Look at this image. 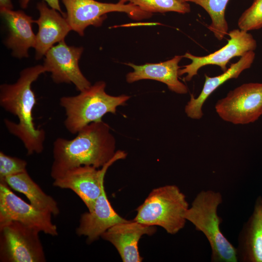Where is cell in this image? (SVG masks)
<instances>
[{
	"instance_id": "obj_1",
	"label": "cell",
	"mask_w": 262,
	"mask_h": 262,
	"mask_svg": "<svg viewBox=\"0 0 262 262\" xmlns=\"http://www.w3.org/2000/svg\"><path fill=\"white\" fill-rule=\"evenodd\" d=\"M45 72L43 65L27 67L20 72L16 82L0 86V106L18 119L15 123L5 118L4 125L11 134L21 141L28 155L40 154L44 149L46 132L34 125L33 112L36 99L32 84Z\"/></svg>"
},
{
	"instance_id": "obj_2",
	"label": "cell",
	"mask_w": 262,
	"mask_h": 262,
	"mask_svg": "<svg viewBox=\"0 0 262 262\" xmlns=\"http://www.w3.org/2000/svg\"><path fill=\"white\" fill-rule=\"evenodd\" d=\"M102 120L92 122L70 140L59 137L53 143V179L69 169L81 165L101 168L115 156V139Z\"/></svg>"
},
{
	"instance_id": "obj_3",
	"label": "cell",
	"mask_w": 262,
	"mask_h": 262,
	"mask_svg": "<svg viewBox=\"0 0 262 262\" xmlns=\"http://www.w3.org/2000/svg\"><path fill=\"white\" fill-rule=\"evenodd\" d=\"M222 202V196L219 192L201 191L184 216L207 239L212 250L211 262H237L236 248L223 235L220 227L223 220L218 215L217 210Z\"/></svg>"
},
{
	"instance_id": "obj_4",
	"label": "cell",
	"mask_w": 262,
	"mask_h": 262,
	"mask_svg": "<svg viewBox=\"0 0 262 262\" xmlns=\"http://www.w3.org/2000/svg\"><path fill=\"white\" fill-rule=\"evenodd\" d=\"M106 83L98 81L77 95L60 98V105L66 113L64 125L71 133L76 134L85 126L102 120L107 113L115 114L118 106L126 104L130 96H113L107 94Z\"/></svg>"
},
{
	"instance_id": "obj_5",
	"label": "cell",
	"mask_w": 262,
	"mask_h": 262,
	"mask_svg": "<svg viewBox=\"0 0 262 262\" xmlns=\"http://www.w3.org/2000/svg\"><path fill=\"white\" fill-rule=\"evenodd\" d=\"M189 208L185 195L175 185L153 189L136 210L133 220L149 226L162 227L170 234L182 229L186 220L184 213Z\"/></svg>"
},
{
	"instance_id": "obj_6",
	"label": "cell",
	"mask_w": 262,
	"mask_h": 262,
	"mask_svg": "<svg viewBox=\"0 0 262 262\" xmlns=\"http://www.w3.org/2000/svg\"><path fill=\"white\" fill-rule=\"evenodd\" d=\"M61 0L66 7V18L71 30L81 36L84 35L87 27L101 26L109 13L124 12L135 20L149 18L152 16V14L131 3H106L96 0Z\"/></svg>"
},
{
	"instance_id": "obj_7",
	"label": "cell",
	"mask_w": 262,
	"mask_h": 262,
	"mask_svg": "<svg viewBox=\"0 0 262 262\" xmlns=\"http://www.w3.org/2000/svg\"><path fill=\"white\" fill-rule=\"evenodd\" d=\"M39 232L17 221L0 224V262H46Z\"/></svg>"
},
{
	"instance_id": "obj_8",
	"label": "cell",
	"mask_w": 262,
	"mask_h": 262,
	"mask_svg": "<svg viewBox=\"0 0 262 262\" xmlns=\"http://www.w3.org/2000/svg\"><path fill=\"white\" fill-rule=\"evenodd\" d=\"M215 109L223 120L235 125L253 123L262 115V83H247L218 100Z\"/></svg>"
},
{
	"instance_id": "obj_9",
	"label": "cell",
	"mask_w": 262,
	"mask_h": 262,
	"mask_svg": "<svg viewBox=\"0 0 262 262\" xmlns=\"http://www.w3.org/2000/svg\"><path fill=\"white\" fill-rule=\"evenodd\" d=\"M127 154L117 150L114 157L100 169L90 165H81L68 169L53 179V185L73 191L83 201L89 212L93 210L96 200L104 186V179L108 168Z\"/></svg>"
},
{
	"instance_id": "obj_10",
	"label": "cell",
	"mask_w": 262,
	"mask_h": 262,
	"mask_svg": "<svg viewBox=\"0 0 262 262\" xmlns=\"http://www.w3.org/2000/svg\"><path fill=\"white\" fill-rule=\"evenodd\" d=\"M52 215L27 203L15 194L6 183L0 182V224L17 221L39 232L56 236L58 232L51 221Z\"/></svg>"
},
{
	"instance_id": "obj_11",
	"label": "cell",
	"mask_w": 262,
	"mask_h": 262,
	"mask_svg": "<svg viewBox=\"0 0 262 262\" xmlns=\"http://www.w3.org/2000/svg\"><path fill=\"white\" fill-rule=\"evenodd\" d=\"M230 37L227 44L219 50L209 55L197 56L186 52L183 57L191 60L192 62L184 66L179 70V75L187 74L184 79L190 81L197 74L198 70L207 65H216L224 72L229 60L235 57L242 56L246 53L254 51L257 48V42L252 35L248 32L234 29L228 33Z\"/></svg>"
},
{
	"instance_id": "obj_12",
	"label": "cell",
	"mask_w": 262,
	"mask_h": 262,
	"mask_svg": "<svg viewBox=\"0 0 262 262\" xmlns=\"http://www.w3.org/2000/svg\"><path fill=\"white\" fill-rule=\"evenodd\" d=\"M83 50L82 47L68 46L63 40L47 51L43 66L55 83H73L80 92L91 86L79 66Z\"/></svg>"
},
{
	"instance_id": "obj_13",
	"label": "cell",
	"mask_w": 262,
	"mask_h": 262,
	"mask_svg": "<svg viewBox=\"0 0 262 262\" xmlns=\"http://www.w3.org/2000/svg\"><path fill=\"white\" fill-rule=\"evenodd\" d=\"M156 231L155 226L129 220L111 227L101 237L115 247L123 262H141L143 258L138 249L139 241L143 235H151Z\"/></svg>"
},
{
	"instance_id": "obj_14",
	"label": "cell",
	"mask_w": 262,
	"mask_h": 262,
	"mask_svg": "<svg viewBox=\"0 0 262 262\" xmlns=\"http://www.w3.org/2000/svg\"><path fill=\"white\" fill-rule=\"evenodd\" d=\"M39 18L34 21L38 26L36 35L35 58H42L54 44L63 40L72 30L66 18L56 10L49 7L42 0L37 4Z\"/></svg>"
},
{
	"instance_id": "obj_15",
	"label": "cell",
	"mask_w": 262,
	"mask_h": 262,
	"mask_svg": "<svg viewBox=\"0 0 262 262\" xmlns=\"http://www.w3.org/2000/svg\"><path fill=\"white\" fill-rule=\"evenodd\" d=\"M128 221L114 210L103 186L93 210L81 215L76 233L79 236H85L87 243L90 244L101 237V235L111 227Z\"/></svg>"
},
{
	"instance_id": "obj_16",
	"label": "cell",
	"mask_w": 262,
	"mask_h": 262,
	"mask_svg": "<svg viewBox=\"0 0 262 262\" xmlns=\"http://www.w3.org/2000/svg\"><path fill=\"white\" fill-rule=\"evenodd\" d=\"M0 15L8 31L5 45L12 50L14 57L22 58L28 57V50L35 47L36 35L32 24V17L23 11L0 9Z\"/></svg>"
},
{
	"instance_id": "obj_17",
	"label": "cell",
	"mask_w": 262,
	"mask_h": 262,
	"mask_svg": "<svg viewBox=\"0 0 262 262\" xmlns=\"http://www.w3.org/2000/svg\"><path fill=\"white\" fill-rule=\"evenodd\" d=\"M183 56L176 55L173 58L159 63H147L136 65L132 63L126 65L131 66L133 71L126 75L128 83L141 80H153L165 84L168 89L179 94L188 92L187 87L179 80V63Z\"/></svg>"
},
{
	"instance_id": "obj_18",
	"label": "cell",
	"mask_w": 262,
	"mask_h": 262,
	"mask_svg": "<svg viewBox=\"0 0 262 262\" xmlns=\"http://www.w3.org/2000/svg\"><path fill=\"white\" fill-rule=\"evenodd\" d=\"M255 57L254 51H249L241 56L237 62L231 64L221 75L211 77L205 74V82L200 94L197 98L191 95L185 107L187 116L193 119L201 118L203 115V105L210 95L227 81L237 78L243 71L249 68Z\"/></svg>"
},
{
	"instance_id": "obj_19",
	"label": "cell",
	"mask_w": 262,
	"mask_h": 262,
	"mask_svg": "<svg viewBox=\"0 0 262 262\" xmlns=\"http://www.w3.org/2000/svg\"><path fill=\"white\" fill-rule=\"evenodd\" d=\"M238 262H262V197L258 196L254 210L238 236Z\"/></svg>"
},
{
	"instance_id": "obj_20",
	"label": "cell",
	"mask_w": 262,
	"mask_h": 262,
	"mask_svg": "<svg viewBox=\"0 0 262 262\" xmlns=\"http://www.w3.org/2000/svg\"><path fill=\"white\" fill-rule=\"evenodd\" d=\"M3 182L13 190L24 194L30 203L36 208L56 216L60 210L55 200L46 194L32 179L27 171L8 176Z\"/></svg>"
},
{
	"instance_id": "obj_21",
	"label": "cell",
	"mask_w": 262,
	"mask_h": 262,
	"mask_svg": "<svg viewBox=\"0 0 262 262\" xmlns=\"http://www.w3.org/2000/svg\"><path fill=\"white\" fill-rule=\"evenodd\" d=\"M229 0H186L202 7L210 16L212 22L208 29L219 41L228 33V24L225 18L226 8Z\"/></svg>"
},
{
	"instance_id": "obj_22",
	"label": "cell",
	"mask_w": 262,
	"mask_h": 262,
	"mask_svg": "<svg viewBox=\"0 0 262 262\" xmlns=\"http://www.w3.org/2000/svg\"><path fill=\"white\" fill-rule=\"evenodd\" d=\"M118 2L122 4L131 3L144 11L151 14L175 12L184 14L191 11L190 6L187 2H180L177 0H119Z\"/></svg>"
},
{
	"instance_id": "obj_23",
	"label": "cell",
	"mask_w": 262,
	"mask_h": 262,
	"mask_svg": "<svg viewBox=\"0 0 262 262\" xmlns=\"http://www.w3.org/2000/svg\"><path fill=\"white\" fill-rule=\"evenodd\" d=\"M238 26L240 30L246 32L262 28V0H254L239 17Z\"/></svg>"
},
{
	"instance_id": "obj_24",
	"label": "cell",
	"mask_w": 262,
	"mask_h": 262,
	"mask_svg": "<svg viewBox=\"0 0 262 262\" xmlns=\"http://www.w3.org/2000/svg\"><path fill=\"white\" fill-rule=\"evenodd\" d=\"M27 162L22 159L12 157L0 151V182L8 176L27 170Z\"/></svg>"
},
{
	"instance_id": "obj_25",
	"label": "cell",
	"mask_w": 262,
	"mask_h": 262,
	"mask_svg": "<svg viewBox=\"0 0 262 262\" xmlns=\"http://www.w3.org/2000/svg\"><path fill=\"white\" fill-rule=\"evenodd\" d=\"M31 0H19L20 6L22 8H26ZM51 8L54 9L61 13L66 17V14L62 12L59 4V0H43Z\"/></svg>"
},
{
	"instance_id": "obj_26",
	"label": "cell",
	"mask_w": 262,
	"mask_h": 262,
	"mask_svg": "<svg viewBox=\"0 0 262 262\" xmlns=\"http://www.w3.org/2000/svg\"><path fill=\"white\" fill-rule=\"evenodd\" d=\"M0 9L12 10L13 6L11 0H0Z\"/></svg>"
},
{
	"instance_id": "obj_27",
	"label": "cell",
	"mask_w": 262,
	"mask_h": 262,
	"mask_svg": "<svg viewBox=\"0 0 262 262\" xmlns=\"http://www.w3.org/2000/svg\"><path fill=\"white\" fill-rule=\"evenodd\" d=\"M180 2H186V0H177Z\"/></svg>"
}]
</instances>
